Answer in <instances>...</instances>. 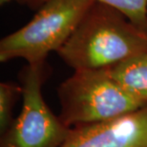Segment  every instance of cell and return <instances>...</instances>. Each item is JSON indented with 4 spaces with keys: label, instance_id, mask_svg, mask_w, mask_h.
<instances>
[{
    "label": "cell",
    "instance_id": "7a4b0ae2",
    "mask_svg": "<svg viewBox=\"0 0 147 147\" xmlns=\"http://www.w3.org/2000/svg\"><path fill=\"white\" fill-rule=\"evenodd\" d=\"M60 119L70 128L107 121L146 106L107 70H80L57 89Z\"/></svg>",
    "mask_w": 147,
    "mask_h": 147
},
{
    "label": "cell",
    "instance_id": "6da1fadb",
    "mask_svg": "<svg viewBox=\"0 0 147 147\" xmlns=\"http://www.w3.org/2000/svg\"><path fill=\"white\" fill-rule=\"evenodd\" d=\"M75 70H106L147 54V31L112 6L94 2L57 52Z\"/></svg>",
    "mask_w": 147,
    "mask_h": 147
},
{
    "label": "cell",
    "instance_id": "52a82bcc",
    "mask_svg": "<svg viewBox=\"0 0 147 147\" xmlns=\"http://www.w3.org/2000/svg\"><path fill=\"white\" fill-rule=\"evenodd\" d=\"M30 8H40L49 0H17ZM112 6L123 13L129 19L147 31V0H93Z\"/></svg>",
    "mask_w": 147,
    "mask_h": 147
},
{
    "label": "cell",
    "instance_id": "3957f363",
    "mask_svg": "<svg viewBox=\"0 0 147 147\" xmlns=\"http://www.w3.org/2000/svg\"><path fill=\"white\" fill-rule=\"evenodd\" d=\"M93 0H49L25 26L0 41V61L23 58L29 65L44 64L76 30Z\"/></svg>",
    "mask_w": 147,
    "mask_h": 147
},
{
    "label": "cell",
    "instance_id": "ba28073f",
    "mask_svg": "<svg viewBox=\"0 0 147 147\" xmlns=\"http://www.w3.org/2000/svg\"><path fill=\"white\" fill-rule=\"evenodd\" d=\"M18 94H22V87L13 83L2 82L0 84V129L4 134L13 123V110Z\"/></svg>",
    "mask_w": 147,
    "mask_h": 147
},
{
    "label": "cell",
    "instance_id": "5b68a950",
    "mask_svg": "<svg viewBox=\"0 0 147 147\" xmlns=\"http://www.w3.org/2000/svg\"><path fill=\"white\" fill-rule=\"evenodd\" d=\"M62 147H147V105L107 121L73 128Z\"/></svg>",
    "mask_w": 147,
    "mask_h": 147
},
{
    "label": "cell",
    "instance_id": "9c48e42d",
    "mask_svg": "<svg viewBox=\"0 0 147 147\" xmlns=\"http://www.w3.org/2000/svg\"><path fill=\"white\" fill-rule=\"evenodd\" d=\"M10 1H11V0H0V2H1V4H5V3L10 2Z\"/></svg>",
    "mask_w": 147,
    "mask_h": 147
},
{
    "label": "cell",
    "instance_id": "8992f818",
    "mask_svg": "<svg viewBox=\"0 0 147 147\" xmlns=\"http://www.w3.org/2000/svg\"><path fill=\"white\" fill-rule=\"evenodd\" d=\"M106 70L129 93L147 104V54Z\"/></svg>",
    "mask_w": 147,
    "mask_h": 147
},
{
    "label": "cell",
    "instance_id": "277c9868",
    "mask_svg": "<svg viewBox=\"0 0 147 147\" xmlns=\"http://www.w3.org/2000/svg\"><path fill=\"white\" fill-rule=\"evenodd\" d=\"M43 80V64H28L22 76L21 113L3 135L0 147H62L68 140L72 128L47 106Z\"/></svg>",
    "mask_w": 147,
    "mask_h": 147
}]
</instances>
